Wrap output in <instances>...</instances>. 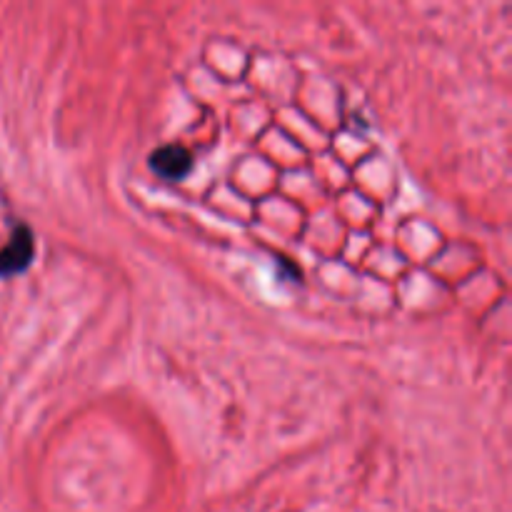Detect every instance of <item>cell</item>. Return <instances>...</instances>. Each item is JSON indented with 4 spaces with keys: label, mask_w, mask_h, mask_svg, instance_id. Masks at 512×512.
<instances>
[{
    "label": "cell",
    "mask_w": 512,
    "mask_h": 512,
    "mask_svg": "<svg viewBox=\"0 0 512 512\" xmlns=\"http://www.w3.org/2000/svg\"><path fill=\"white\" fill-rule=\"evenodd\" d=\"M150 168L165 180H183L193 168V155L185 145H163L148 158Z\"/></svg>",
    "instance_id": "obj_2"
},
{
    "label": "cell",
    "mask_w": 512,
    "mask_h": 512,
    "mask_svg": "<svg viewBox=\"0 0 512 512\" xmlns=\"http://www.w3.org/2000/svg\"><path fill=\"white\" fill-rule=\"evenodd\" d=\"M35 258V238L28 225L18 223L10 233V240L5 248H0V278L20 275L30 268Z\"/></svg>",
    "instance_id": "obj_1"
}]
</instances>
